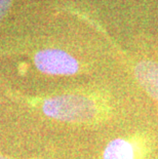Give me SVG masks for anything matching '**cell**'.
Listing matches in <instances>:
<instances>
[{
    "label": "cell",
    "instance_id": "4",
    "mask_svg": "<svg viewBox=\"0 0 158 159\" xmlns=\"http://www.w3.org/2000/svg\"><path fill=\"white\" fill-rule=\"evenodd\" d=\"M142 151L136 144L124 139H116L107 145L104 159H140Z\"/></svg>",
    "mask_w": 158,
    "mask_h": 159
},
{
    "label": "cell",
    "instance_id": "1",
    "mask_svg": "<svg viewBox=\"0 0 158 159\" xmlns=\"http://www.w3.org/2000/svg\"><path fill=\"white\" fill-rule=\"evenodd\" d=\"M45 115L67 122H93L101 117V106L81 94H64L50 98L43 103Z\"/></svg>",
    "mask_w": 158,
    "mask_h": 159
},
{
    "label": "cell",
    "instance_id": "6",
    "mask_svg": "<svg viewBox=\"0 0 158 159\" xmlns=\"http://www.w3.org/2000/svg\"><path fill=\"white\" fill-rule=\"evenodd\" d=\"M0 159H8V158H5V157H2V156H0Z\"/></svg>",
    "mask_w": 158,
    "mask_h": 159
},
{
    "label": "cell",
    "instance_id": "5",
    "mask_svg": "<svg viewBox=\"0 0 158 159\" xmlns=\"http://www.w3.org/2000/svg\"><path fill=\"white\" fill-rule=\"evenodd\" d=\"M9 5H11V0H0V20L6 15Z\"/></svg>",
    "mask_w": 158,
    "mask_h": 159
},
{
    "label": "cell",
    "instance_id": "3",
    "mask_svg": "<svg viewBox=\"0 0 158 159\" xmlns=\"http://www.w3.org/2000/svg\"><path fill=\"white\" fill-rule=\"evenodd\" d=\"M134 75L143 89L158 102V65L153 62H141L136 66Z\"/></svg>",
    "mask_w": 158,
    "mask_h": 159
},
{
    "label": "cell",
    "instance_id": "2",
    "mask_svg": "<svg viewBox=\"0 0 158 159\" xmlns=\"http://www.w3.org/2000/svg\"><path fill=\"white\" fill-rule=\"evenodd\" d=\"M36 67L41 72L52 75H72L78 71V62L60 49L41 50L35 56Z\"/></svg>",
    "mask_w": 158,
    "mask_h": 159
}]
</instances>
